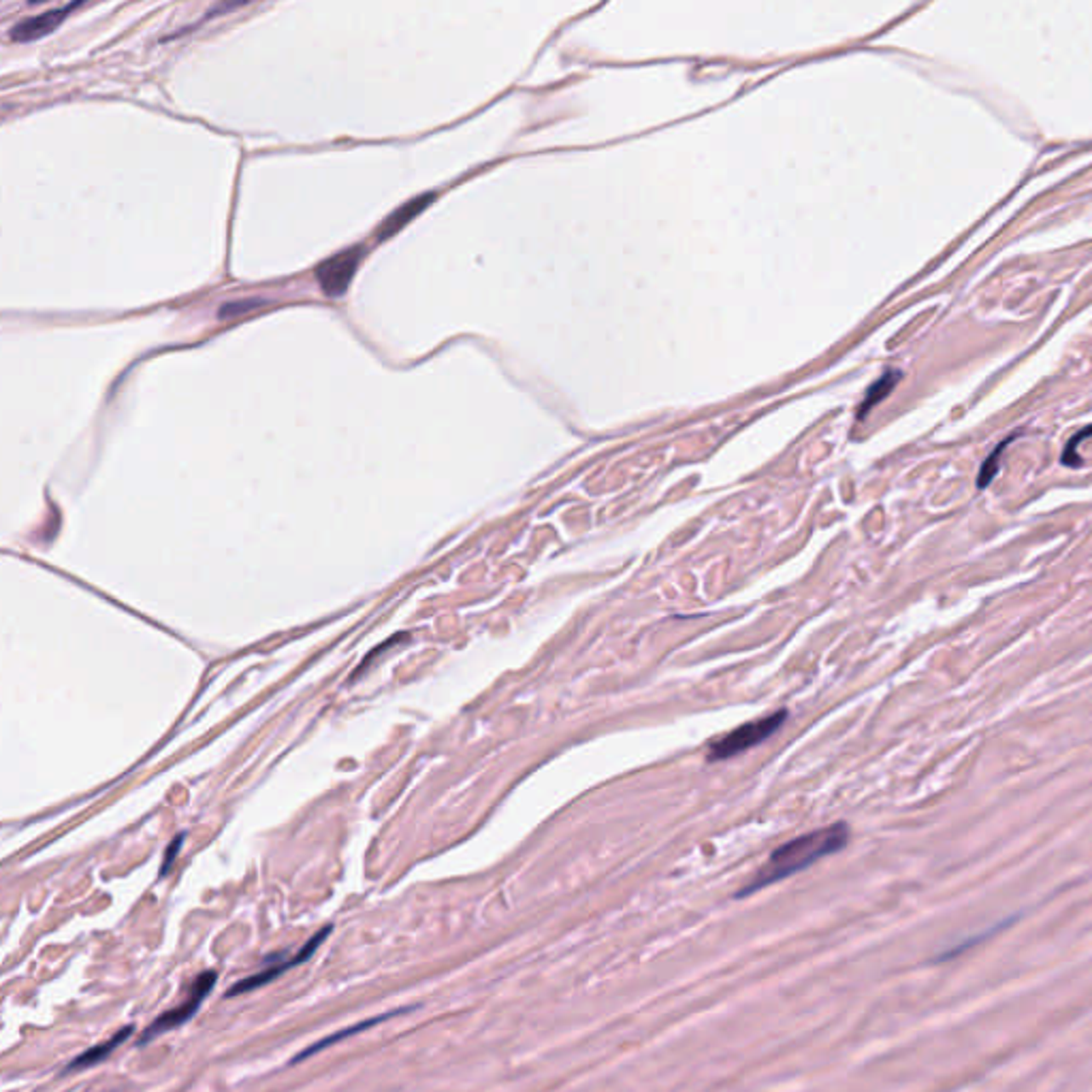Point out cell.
Segmentation results:
<instances>
[{"mask_svg": "<svg viewBox=\"0 0 1092 1092\" xmlns=\"http://www.w3.org/2000/svg\"><path fill=\"white\" fill-rule=\"evenodd\" d=\"M847 841H849V826L843 824V821L826 826V828L815 830V832L803 834V837L794 838V841H787L786 845L777 847L769 855L764 866L749 879V883L736 896H749V894L760 892V889L769 888V885L777 883V881L787 879V877L796 875V872L815 864L817 860L841 851L847 845Z\"/></svg>", "mask_w": 1092, "mask_h": 1092, "instance_id": "1", "label": "cell"}, {"mask_svg": "<svg viewBox=\"0 0 1092 1092\" xmlns=\"http://www.w3.org/2000/svg\"><path fill=\"white\" fill-rule=\"evenodd\" d=\"M786 719H787V711H777L762 717V719H753V721H747V723L739 725L736 730L728 732V735L721 736V739H717L715 743L711 745L706 756L708 762L730 760V758L739 756V753L749 752V749H753L756 745L764 743L766 739H770V736L781 728Z\"/></svg>", "mask_w": 1092, "mask_h": 1092, "instance_id": "2", "label": "cell"}, {"mask_svg": "<svg viewBox=\"0 0 1092 1092\" xmlns=\"http://www.w3.org/2000/svg\"><path fill=\"white\" fill-rule=\"evenodd\" d=\"M216 981H218L216 971H203V973H201V975L197 977L195 981H192L191 990H188V997L184 998V1001H181L177 1007H173V1009H169V1011H164V1014H160L158 1018H156L154 1022H152L150 1026H147L146 1031L141 1032V1037H139V1045H147L150 1041H154L156 1037L163 1035V1032L175 1031V1028H180L181 1024H186L188 1020H191L192 1015H195L197 1011H199L201 1003H203L205 998L209 997V992L214 990Z\"/></svg>", "mask_w": 1092, "mask_h": 1092, "instance_id": "3", "label": "cell"}, {"mask_svg": "<svg viewBox=\"0 0 1092 1092\" xmlns=\"http://www.w3.org/2000/svg\"><path fill=\"white\" fill-rule=\"evenodd\" d=\"M331 930H333V926H324V929H320L318 933H316L312 939H307L306 946H303L301 950L297 952V954L290 956V958L282 960L280 954H273L272 958L265 960L263 971H259V973H254V975L239 980L237 984L231 986V990L226 992V997H237V994H246V992H252V990L263 988V986L272 984L273 980H277V977H280L282 973L289 971V969H294V967H299V964L307 963V960H310L312 956L316 954V950H318V947L323 946L324 939H327L329 935H331Z\"/></svg>", "mask_w": 1092, "mask_h": 1092, "instance_id": "4", "label": "cell"}, {"mask_svg": "<svg viewBox=\"0 0 1092 1092\" xmlns=\"http://www.w3.org/2000/svg\"><path fill=\"white\" fill-rule=\"evenodd\" d=\"M361 256L363 248L357 246L348 248V250L340 252V254L331 256V259L318 265L316 280H318L320 289H323V293L327 297H341L348 290L354 272H357L358 263H361Z\"/></svg>", "mask_w": 1092, "mask_h": 1092, "instance_id": "5", "label": "cell"}, {"mask_svg": "<svg viewBox=\"0 0 1092 1092\" xmlns=\"http://www.w3.org/2000/svg\"><path fill=\"white\" fill-rule=\"evenodd\" d=\"M79 7H82V3H73V5H62L58 7V9H49L45 11V14L22 20V22L15 24V26L11 28V39L20 41V43H28V41L41 39V37L56 31V28L65 22L66 15H69L71 11L79 9Z\"/></svg>", "mask_w": 1092, "mask_h": 1092, "instance_id": "6", "label": "cell"}, {"mask_svg": "<svg viewBox=\"0 0 1092 1092\" xmlns=\"http://www.w3.org/2000/svg\"><path fill=\"white\" fill-rule=\"evenodd\" d=\"M410 1009H415V1007H402V1009H393V1011H385V1014H380V1015H374V1018H368V1020H363V1022H358V1024H352V1026H348V1028H341V1031H337V1032H333V1035H329V1037H324V1039H320V1041H316V1043H312V1045H310V1048H306V1049H303V1052H299V1054H297V1056H294V1058H293V1065H297V1062H303V1061H307V1058H310V1056H314V1054H318V1052H323V1049H327V1048H331V1045H335V1043H340V1041H344V1039H348V1037H352V1035H358V1032H363V1031H368V1028H372V1026H378V1024H382V1022H385V1020H391V1018H397V1015H402V1014H408V1011H410Z\"/></svg>", "mask_w": 1092, "mask_h": 1092, "instance_id": "7", "label": "cell"}, {"mask_svg": "<svg viewBox=\"0 0 1092 1092\" xmlns=\"http://www.w3.org/2000/svg\"><path fill=\"white\" fill-rule=\"evenodd\" d=\"M133 1032H134V1026H133V1024H129V1026H124L122 1031H117L116 1035L109 1037L107 1041H100V1043H96V1045H92V1048H88L86 1052H82L79 1056H75L73 1061H71L69 1065L65 1066L62 1075L73 1073V1071L88 1069V1066H94V1065H99V1062L107 1061V1058L111 1056V1054L116 1052V1049L120 1048V1045L124 1043V1041L129 1039V1037L133 1035Z\"/></svg>", "mask_w": 1092, "mask_h": 1092, "instance_id": "8", "label": "cell"}, {"mask_svg": "<svg viewBox=\"0 0 1092 1092\" xmlns=\"http://www.w3.org/2000/svg\"><path fill=\"white\" fill-rule=\"evenodd\" d=\"M432 199H433V195H425V197H419V199L410 201V203L402 205V208H399L397 212L393 214V216H389L385 220V225H382V229H380V239L389 237L391 233H397V231L402 229V226L406 225V222H410L412 218L419 216V214L423 212L425 208H427V203Z\"/></svg>", "mask_w": 1092, "mask_h": 1092, "instance_id": "9", "label": "cell"}, {"mask_svg": "<svg viewBox=\"0 0 1092 1092\" xmlns=\"http://www.w3.org/2000/svg\"><path fill=\"white\" fill-rule=\"evenodd\" d=\"M898 380H900V372H896V369H892V372H885L883 376H881L879 380H877L875 385L871 386V389H868L866 399H864V403L860 406V416H864L868 410H871L872 406H875V403H879L881 399L888 397L889 391H892L894 386L898 385Z\"/></svg>", "mask_w": 1092, "mask_h": 1092, "instance_id": "10", "label": "cell"}, {"mask_svg": "<svg viewBox=\"0 0 1092 1092\" xmlns=\"http://www.w3.org/2000/svg\"><path fill=\"white\" fill-rule=\"evenodd\" d=\"M1015 436H1018V433H1014V436H1009V437H1007V440H1003L1001 444H998L997 449H994L992 453L988 455V459H986L984 466H981L980 476H977V487H980V489H986V487H988L990 483H992L994 478H997L998 467H1001V455H1003V450H1005L1007 446L1011 444V440H1014Z\"/></svg>", "mask_w": 1092, "mask_h": 1092, "instance_id": "11", "label": "cell"}, {"mask_svg": "<svg viewBox=\"0 0 1092 1092\" xmlns=\"http://www.w3.org/2000/svg\"><path fill=\"white\" fill-rule=\"evenodd\" d=\"M1090 436H1092V425H1090V427L1082 429V432H1078L1073 437H1071L1069 444H1066L1065 450H1062V466H1066V467H1079V466H1082V457H1079L1078 449H1079V444H1082V442L1086 440V437H1090Z\"/></svg>", "mask_w": 1092, "mask_h": 1092, "instance_id": "12", "label": "cell"}, {"mask_svg": "<svg viewBox=\"0 0 1092 1092\" xmlns=\"http://www.w3.org/2000/svg\"><path fill=\"white\" fill-rule=\"evenodd\" d=\"M260 303H263V299H246V301L225 303V306L220 307V312H218V316H220V318H233V316L252 312L254 307H259Z\"/></svg>", "mask_w": 1092, "mask_h": 1092, "instance_id": "13", "label": "cell"}, {"mask_svg": "<svg viewBox=\"0 0 1092 1092\" xmlns=\"http://www.w3.org/2000/svg\"><path fill=\"white\" fill-rule=\"evenodd\" d=\"M181 841H184V834H180V837H177L175 841L171 843V847H169L167 854H164V858H163V866H160V875H167L169 868H171V864L175 862L177 854H180V849H181Z\"/></svg>", "mask_w": 1092, "mask_h": 1092, "instance_id": "14", "label": "cell"}]
</instances>
